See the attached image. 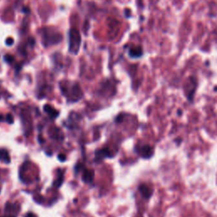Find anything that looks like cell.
I'll return each mask as SVG.
<instances>
[{
    "instance_id": "2e32d148",
    "label": "cell",
    "mask_w": 217,
    "mask_h": 217,
    "mask_svg": "<svg viewBox=\"0 0 217 217\" xmlns=\"http://www.w3.org/2000/svg\"><path fill=\"white\" fill-rule=\"evenodd\" d=\"M122 117H123V115H120L119 116H117V118H116V122H122Z\"/></svg>"
},
{
    "instance_id": "ac0fdd59",
    "label": "cell",
    "mask_w": 217,
    "mask_h": 217,
    "mask_svg": "<svg viewBox=\"0 0 217 217\" xmlns=\"http://www.w3.org/2000/svg\"><path fill=\"white\" fill-rule=\"evenodd\" d=\"M3 115H0V122H2V121H3Z\"/></svg>"
},
{
    "instance_id": "9c48e42d",
    "label": "cell",
    "mask_w": 217,
    "mask_h": 217,
    "mask_svg": "<svg viewBox=\"0 0 217 217\" xmlns=\"http://www.w3.org/2000/svg\"><path fill=\"white\" fill-rule=\"evenodd\" d=\"M0 161L5 163V164H10V154H9L8 150L5 148H0Z\"/></svg>"
},
{
    "instance_id": "30bf717a",
    "label": "cell",
    "mask_w": 217,
    "mask_h": 217,
    "mask_svg": "<svg viewBox=\"0 0 217 217\" xmlns=\"http://www.w3.org/2000/svg\"><path fill=\"white\" fill-rule=\"evenodd\" d=\"M63 182H64V176H63V174L61 173L60 176H59L56 180H55V182H54V188H60V186L62 185V183H63Z\"/></svg>"
},
{
    "instance_id": "d6986e66",
    "label": "cell",
    "mask_w": 217,
    "mask_h": 217,
    "mask_svg": "<svg viewBox=\"0 0 217 217\" xmlns=\"http://www.w3.org/2000/svg\"><path fill=\"white\" fill-rule=\"evenodd\" d=\"M3 217H15V216H11V215H6V216H3Z\"/></svg>"
},
{
    "instance_id": "52a82bcc",
    "label": "cell",
    "mask_w": 217,
    "mask_h": 217,
    "mask_svg": "<svg viewBox=\"0 0 217 217\" xmlns=\"http://www.w3.org/2000/svg\"><path fill=\"white\" fill-rule=\"evenodd\" d=\"M43 110H44V111L53 119L56 118V117H58V115H60L59 111L56 110L54 107H52L51 105H49V104H46V105H44V107H43Z\"/></svg>"
},
{
    "instance_id": "277c9868",
    "label": "cell",
    "mask_w": 217,
    "mask_h": 217,
    "mask_svg": "<svg viewBox=\"0 0 217 217\" xmlns=\"http://www.w3.org/2000/svg\"><path fill=\"white\" fill-rule=\"evenodd\" d=\"M94 179V170L91 169H86L83 170L82 180L86 183L92 182Z\"/></svg>"
},
{
    "instance_id": "9a60e30c",
    "label": "cell",
    "mask_w": 217,
    "mask_h": 217,
    "mask_svg": "<svg viewBox=\"0 0 217 217\" xmlns=\"http://www.w3.org/2000/svg\"><path fill=\"white\" fill-rule=\"evenodd\" d=\"M7 46H11V45L14 44V39L13 38H8L5 42Z\"/></svg>"
},
{
    "instance_id": "7c38bea8",
    "label": "cell",
    "mask_w": 217,
    "mask_h": 217,
    "mask_svg": "<svg viewBox=\"0 0 217 217\" xmlns=\"http://www.w3.org/2000/svg\"><path fill=\"white\" fill-rule=\"evenodd\" d=\"M3 59H4V60L6 61L7 63H12V62L15 60V58H14L12 55H10V54L5 55V56L3 57Z\"/></svg>"
},
{
    "instance_id": "4fadbf2b",
    "label": "cell",
    "mask_w": 217,
    "mask_h": 217,
    "mask_svg": "<svg viewBox=\"0 0 217 217\" xmlns=\"http://www.w3.org/2000/svg\"><path fill=\"white\" fill-rule=\"evenodd\" d=\"M75 170H76V172H79V171H81V170H84V165H83L82 163H78L77 166H76V167H75Z\"/></svg>"
},
{
    "instance_id": "5bb4252c",
    "label": "cell",
    "mask_w": 217,
    "mask_h": 217,
    "mask_svg": "<svg viewBox=\"0 0 217 217\" xmlns=\"http://www.w3.org/2000/svg\"><path fill=\"white\" fill-rule=\"evenodd\" d=\"M58 159L60 160L61 162H64V161H65L66 156H65L64 154H62V153H60V154H59V155H58Z\"/></svg>"
},
{
    "instance_id": "8fae6325",
    "label": "cell",
    "mask_w": 217,
    "mask_h": 217,
    "mask_svg": "<svg viewBox=\"0 0 217 217\" xmlns=\"http://www.w3.org/2000/svg\"><path fill=\"white\" fill-rule=\"evenodd\" d=\"M5 121L8 124H13L14 123V116L12 114H7L5 116Z\"/></svg>"
},
{
    "instance_id": "3957f363",
    "label": "cell",
    "mask_w": 217,
    "mask_h": 217,
    "mask_svg": "<svg viewBox=\"0 0 217 217\" xmlns=\"http://www.w3.org/2000/svg\"><path fill=\"white\" fill-rule=\"evenodd\" d=\"M112 157V154L110 153V151L108 148H104L101 149L97 150L95 153V160L96 161H101L104 158H108Z\"/></svg>"
},
{
    "instance_id": "8992f818",
    "label": "cell",
    "mask_w": 217,
    "mask_h": 217,
    "mask_svg": "<svg viewBox=\"0 0 217 217\" xmlns=\"http://www.w3.org/2000/svg\"><path fill=\"white\" fill-rule=\"evenodd\" d=\"M138 153H140L142 157H144V158H149L153 154V149L149 145H144L141 148Z\"/></svg>"
},
{
    "instance_id": "ba28073f",
    "label": "cell",
    "mask_w": 217,
    "mask_h": 217,
    "mask_svg": "<svg viewBox=\"0 0 217 217\" xmlns=\"http://www.w3.org/2000/svg\"><path fill=\"white\" fill-rule=\"evenodd\" d=\"M139 190H140V193H142V195L144 196V198H148L151 197V195H152V192H153V190L150 188H148L147 185H145V184H142V185L139 186Z\"/></svg>"
},
{
    "instance_id": "7a4b0ae2",
    "label": "cell",
    "mask_w": 217,
    "mask_h": 217,
    "mask_svg": "<svg viewBox=\"0 0 217 217\" xmlns=\"http://www.w3.org/2000/svg\"><path fill=\"white\" fill-rule=\"evenodd\" d=\"M81 35L77 29H70L69 32V52L70 54H76L79 52L81 45Z\"/></svg>"
},
{
    "instance_id": "5b68a950",
    "label": "cell",
    "mask_w": 217,
    "mask_h": 217,
    "mask_svg": "<svg viewBox=\"0 0 217 217\" xmlns=\"http://www.w3.org/2000/svg\"><path fill=\"white\" fill-rule=\"evenodd\" d=\"M129 56L132 59H137L140 58L143 55V49L141 47H136V48H131L129 49Z\"/></svg>"
},
{
    "instance_id": "e0dca14e",
    "label": "cell",
    "mask_w": 217,
    "mask_h": 217,
    "mask_svg": "<svg viewBox=\"0 0 217 217\" xmlns=\"http://www.w3.org/2000/svg\"><path fill=\"white\" fill-rule=\"evenodd\" d=\"M23 12H25L26 14H28L30 12V10L27 8H23Z\"/></svg>"
},
{
    "instance_id": "6da1fadb",
    "label": "cell",
    "mask_w": 217,
    "mask_h": 217,
    "mask_svg": "<svg viewBox=\"0 0 217 217\" xmlns=\"http://www.w3.org/2000/svg\"><path fill=\"white\" fill-rule=\"evenodd\" d=\"M42 42L45 47H48L49 45H54L59 43L60 42L62 37L60 33L54 32L53 29L43 28L42 29Z\"/></svg>"
}]
</instances>
